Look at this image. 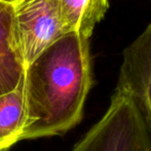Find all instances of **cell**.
Masks as SVG:
<instances>
[{"label": "cell", "instance_id": "cell-1", "mask_svg": "<svg viewBox=\"0 0 151 151\" xmlns=\"http://www.w3.org/2000/svg\"><path fill=\"white\" fill-rule=\"evenodd\" d=\"M93 84L90 39L65 34L25 69L27 116L20 142L62 136L75 127Z\"/></svg>", "mask_w": 151, "mask_h": 151}, {"label": "cell", "instance_id": "cell-2", "mask_svg": "<svg viewBox=\"0 0 151 151\" xmlns=\"http://www.w3.org/2000/svg\"><path fill=\"white\" fill-rule=\"evenodd\" d=\"M70 151H151V136L133 99L115 88L103 116Z\"/></svg>", "mask_w": 151, "mask_h": 151}, {"label": "cell", "instance_id": "cell-3", "mask_svg": "<svg viewBox=\"0 0 151 151\" xmlns=\"http://www.w3.org/2000/svg\"><path fill=\"white\" fill-rule=\"evenodd\" d=\"M12 4L17 42L26 69L66 34L60 0H19Z\"/></svg>", "mask_w": 151, "mask_h": 151}, {"label": "cell", "instance_id": "cell-4", "mask_svg": "<svg viewBox=\"0 0 151 151\" xmlns=\"http://www.w3.org/2000/svg\"><path fill=\"white\" fill-rule=\"evenodd\" d=\"M116 88L133 99L151 136V24L123 50Z\"/></svg>", "mask_w": 151, "mask_h": 151}, {"label": "cell", "instance_id": "cell-5", "mask_svg": "<svg viewBox=\"0 0 151 151\" xmlns=\"http://www.w3.org/2000/svg\"><path fill=\"white\" fill-rule=\"evenodd\" d=\"M25 73L14 29V4L0 0V96L14 91Z\"/></svg>", "mask_w": 151, "mask_h": 151}, {"label": "cell", "instance_id": "cell-6", "mask_svg": "<svg viewBox=\"0 0 151 151\" xmlns=\"http://www.w3.org/2000/svg\"><path fill=\"white\" fill-rule=\"evenodd\" d=\"M61 16L67 33L90 39L95 27L105 18L109 0H60Z\"/></svg>", "mask_w": 151, "mask_h": 151}, {"label": "cell", "instance_id": "cell-7", "mask_svg": "<svg viewBox=\"0 0 151 151\" xmlns=\"http://www.w3.org/2000/svg\"><path fill=\"white\" fill-rule=\"evenodd\" d=\"M24 76L14 91L0 96V151L20 142L26 122Z\"/></svg>", "mask_w": 151, "mask_h": 151}, {"label": "cell", "instance_id": "cell-8", "mask_svg": "<svg viewBox=\"0 0 151 151\" xmlns=\"http://www.w3.org/2000/svg\"><path fill=\"white\" fill-rule=\"evenodd\" d=\"M4 1H6V2H9V3H14V2L19 1V0H4Z\"/></svg>", "mask_w": 151, "mask_h": 151}, {"label": "cell", "instance_id": "cell-9", "mask_svg": "<svg viewBox=\"0 0 151 151\" xmlns=\"http://www.w3.org/2000/svg\"><path fill=\"white\" fill-rule=\"evenodd\" d=\"M150 1H151V0H150Z\"/></svg>", "mask_w": 151, "mask_h": 151}]
</instances>
